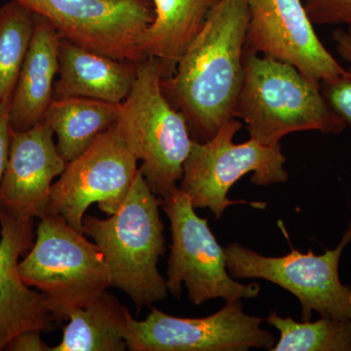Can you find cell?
Instances as JSON below:
<instances>
[{"mask_svg":"<svg viewBox=\"0 0 351 351\" xmlns=\"http://www.w3.org/2000/svg\"><path fill=\"white\" fill-rule=\"evenodd\" d=\"M249 0H217L197 36L162 86L197 142L234 119L242 80Z\"/></svg>","mask_w":351,"mask_h":351,"instance_id":"cell-1","label":"cell"},{"mask_svg":"<svg viewBox=\"0 0 351 351\" xmlns=\"http://www.w3.org/2000/svg\"><path fill=\"white\" fill-rule=\"evenodd\" d=\"M251 138L263 145L301 131L339 135L346 122L335 112L321 90L291 64L244 51L243 80L234 110Z\"/></svg>","mask_w":351,"mask_h":351,"instance_id":"cell-2","label":"cell"},{"mask_svg":"<svg viewBox=\"0 0 351 351\" xmlns=\"http://www.w3.org/2000/svg\"><path fill=\"white\" fill-rule=\"evenodd\" d=\"M156 198L138 168L125 201L108 219L84 216L83 233L103 253L112 287L119 288L138 311L167 298V282L158 270L165 254L164 226Z\"/></svg>","mask_w":351,"mask_h":351,"instance_id":"cell-3","label":"cell"},{"mask_svg":"<svg viewBox=\"0 0 351 351\" xmlns=\"http://www.w3.org/2000/svg\"><path fill=\"white\" fill-rule=\"evenodd\" d=\"M164 75L159 60L138 62L135 82L115 123L142 161L140 169L152 193L160 198L178 188L193 141L184 113L173 108L164 93Z\"/></svg>","mask_w":351,"mask_h":351,"instance_id":"cell-4","label":"cell"},{"mask_svg":"<svg viewBox=\"0 0 351 351\" xmlns=\"http://www.w3.org/2000/svg\"><path fill=\"white\" fill-rule=\"evenodd\" d=\"M31 249L20 261L24 282L47 299L58 323L112 287L110 270L98 245L59 215L39 219Z\"/></svg>","mask_w":351,"mask_h":351,"instance_id":"cell-5","label":"cell"},{"mask_svg":"<svg viewBox=\"0 0 351 351\" xmlns=\"http://www.w3.org/2000/svg\"><path fill=\"white\" fill-rule=\"evenodd\" d=\"M241 127V122L233 119L206 142L193 140L181 184L178 186L189 196L195 209L208 208L217 219L232 205L247 204L258 209L267 207L263 202L233 201L228 197L230 189L244 176L253 173L251 182L256 186L288 181V172L284 168L286 157L280 144L263 145L251 138L235 144L233 138Z\"/></svg>","mask_w":351,"mask_h":351,"instance_id":"cell-6","label":"cell"},{"mask_svg":"<svg viewBox=\"0 0 351 351\" xmlns=\"http://www.w3.org/2000/svg\"><path fill=\"white\" fill-rule=\"evenodd\" d=\"M160 199L172 235L166 279L171 294L181 298L184 284L196 306L218 298L226 302L257 298L258 283L244 285L230 276L225 249L217 241L208 219L195 213L189 196L177 188Z\"/></svg>","mask_w":351,"mask_h":351,"instance_id":"cell-7","label":"cell"},{"mask_svg":"<svg viewBox=\"0 0 351 351\" xmlns=\"http://www.w3.org/2000/svg\"><path fill=\"white\" fill-rule=\"evenodd\" d=\"M350 243L351 219L338 246L322 255L302 253L291 245L287 255L265 257L234 242L225 248L226 267L233 278L265 279L294 295L301 304L302 321H311L313 311L351 321V287L339 276V261Z\"/></svg>","mask_w":351,"mask_h":351,"instance_id":"cell-8","label":"cell"},{"mask_svg":"<svg viewBox=\"0 0 351 351\" xmlns=\"http://www.w3.org/2000/svg\"><path fill=\"white\" fill-rule=\"evenodd\" d=\"M138 161L115 125L104 132L53 184L47 215H59L83 232V218L93 203L108 216L117 213L137 175Z\"/></svg>","mask_w":351,"mask_h":351,"instance_id":"cell-9","label":"cell"},{"mask_svg":"<svg viewBox=\"0 0 351 351\" xmlns=\"http://www.w3.org/2000/svg\"><path fill=\"white\" fill-rule=\"evenodd\" d=\"M49 21L61 39L138 63V43L154 18L151 0H16Z\"/></svg>","mask_w":351,"mask_h":351,"instance_id":"cell-10","label":"cell"},{"mask_svg":"<svg viewBox=\"0 0 351 351\" xmlns=\"http://www.w3.org/2000/svg\"><path fill=\"white\" fill-rule=\"evenodd\" d=\"M263 321L245 313L241 301L226 302L218 313L201 318L177 317L152 307L142 321L129 314L127 348L131 351L271 350L276 339L263 329Z\"/></svg>","mask_w":351,"mask_h":351,"instance_id":"cell-11","label":"cell"},{"mask_svg":"<svg viewBox=\"0 0 351 351\" xmlns=\"http://www.w3.org/2000/svg\"><path fill=\"white\" fill-rule=\"evenodd\" d=\"M245 49L291 64L313 82H332L346 71L314 31L302 0H249Z\"/></svg>","mask_w":351,"mask_h":351,"instance_id":"cell-12","label":"cell"},{"mask_svg":"<svg viewBox=\"0 0 351 351\" xmlns=\"http://www.w3.org/2000/svg\"><path fill=\"white\" fill-rule=\"evenodd\" d=\"M53 137L44 121L27 131L11 132L8 162L0 181V212L21 219L48 214L53 181L68 164Z\"/></svg>","mask_w":351,"mask_h":351,"instance_id":"cell-13","label":"cell"},{"mask_svg":"<svg viewBox=\"0 0 351 351\" xmlns=\"http://www.w3.org/2000/svg\"><path fill=\"white\" fill-rule=\"evenodd\" d=\"M34 219H21L0 212V351L14 337L27 330L51 332L56 317L47 299L21 277L20 258L34 241Z\"/></svg>","mask_w":351,"mask_h":351,"instance_id":"cell-14","label":"cell"},{"mask_svg":"<svg viewBox=\"0 0 351 351\" xmlns=\"http://www.w3.org/2000/svg\"><path fill=\"white\" fill-rule=\"evenodd\" d=\"M138 63L99 54L61 39L54 99H95L122 104L130 93Z\"/></svg>","mask_w":351,"mask_h":351,"instance_id":"cell-15","label":"cell"},{"mask_svg":"<svg viewBox=\"0 0 351 351\" xmlns=\"http://www.w3.org/2000/svg\"><path fill=\"white\" fill-rule=\"evenodd\" d=\"M36 15L31 45L11 96V132L27 131L43 122L54 99L61 38L49 21Z\"/></svg>","mask_w":351,"mask_h":351,"instance_id":"cell-16","label":"cell"},{"mask_svg":"<svg viewBox=\"0 0 351 351\" xmlns=\"http://www.w3.org/2000/svg\"><path fill=\"white\" fill-rule=\"evenodd\" d=\"M217 0H152L154 18L138 43L143 60H159L166 71L176 68L197 36Z\"/></svg>","mask_w":351,"mask_h":351,"instance_id":"cell-17","label":"cell"},{"mask_svg":"<svg viewBox=\"0 0 351 351\" xmlns=\"http://www.w3.org/2000/svg\"><path fill=\"white\" fill-rule=\"evenodd\" d=\"M121 104L71 97L53 99L43 121L57 136V147L66 162L86 151L101 133L115 125Z\"/></svg>","mask_w":351,"mask_h":351,"instance_id":"cell-18","label":"cell"},{"mask_svg":"<svg viewBox=\"0 0 351 351\" xmlns=\"http://www.w3.org/2000/svg\"><path fill=\"white\" fill-rule=\"evenodd\" d=\"M129 313L107 291L68 313L61 343L51 351H124Z\"/></svg>","mask_w":351,"mask_h":351,"instance_id":"cell-19","label":"cell"},{"mask_svg":"<svg viewBox=\"0 0 351 351\" xmlns=\"http://www.w3.org/2000/svg\"><path fill=\"white\" fill-rule=\"evenodd\" d=\"M265 321L280 334L271 351H351L350 320L321 316L314 322H297L274 311Z\"/></svg>","mask_w":351,"mask_h":351,"instance_id":"cell-20","label":"cell"},{"mask_svg":"<svg viewBox=\"0 0 351 351\" xmlns=\"http://www.w3.org/2000/svg\"><path fill=\"white\" fill-rule=\"evenodd\" d=\"M36 17L16 0L0 6V101L12 96L31 45Z\"/></svg>","mask_w":351,"mask_h":351,"instance_id":"cell-21","label":"cell"},{"mask_svg":"<svg viewBox=\"0 0 351 351\" xmlns=\"http://www.w3.org/2000/svg\"><path fill=\"white\" fill-rule=\"evenodd\" d=\"M311 22L322 25H351V0H304Z\"/></svg>","mask_w":351,"mask_h":351,"instance_id":"cell-22","label":"cell"},{"mask_svg":"<svg viewBox=\"0 0 351 351\" xmlns=\"http://www.w3.org/2000/svg\"><path fill=\"white\" fill-rule=\"evenodd\" d=\"M330 107L351 125V66L332 82L321 84Z\"/></svg>","mask_w":351,"mask_h":351,"instance_id":"cell-23","label":"cell"},{"mask_svg":"<svg viewBox=\"0 0 351 351\" xmlns=\"http://www.w3.org/2000/svg\"><path fill=\"white\" fill-rule=\"evenodd\" d=\"M10 104L11 97L0 101V181L5 172L10 152Z\"/></svg>","mask_w":351,"mask_h":351,"instance_id":"cell-24","label":"cell"},{"mask_svg":"<svg viewBox=\"0 0 351 351\" xmlns=\"http://www.w3.org/2000/svg\"><path fill=\"white\" fill-rule=\"evenodd\" d=\"M39 330H27L20 332L11 339L5 350L8 351H51L49 346L46 345L41 339Z\"/></svg>","mask_w":351,"mask_h":351,"instance_id":"cell-25","label":"cell"},{"mask_svg":"<svg viewBox=\"0 0 351 351\" xmlns=\"http://www.w3.org/2000/svg\"><path fill=\"white\" fill-rule=\"evenodd\" d=\"M332 39L339 54L351 64V25L346 29H335Z\"/></svg>","mask_w":351,"mask_h":351,"instance_id":"cell-26","label":"cell"}]
</instances>
